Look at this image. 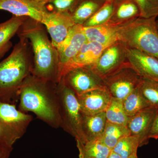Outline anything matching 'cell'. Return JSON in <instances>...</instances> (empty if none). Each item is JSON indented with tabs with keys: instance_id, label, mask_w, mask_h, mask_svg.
<instances>
[{
	"instance_id": "d590c367",
	"label": "cell",
	"mask_w": 158,
	"mask_h": 158,
	"mask_svg": "<svg viewBox=\"0 0 158 158\" xmlns=\"http://www.w3.org/2000/svg\"><path fill=\"white\" fill-rule=\"evenodd\" d=\"M129 158H138V155H137V153L134 154L132 156H131Z\"/></svg>"
},
{
	"instance_id": "7c38bea8",
	"label": "cell",
	"mask_w": 158,
	"mask_h": 158,
	"mask_svg": "<svg viewBox=\"0 0 158 158\" xmlns=\"http://www.w3.org/2000/svg\"><path fill=\"white\" fill-rule=\"evenodd\" d=\"M0 10L17 16H26L41 23L48 12L46 6L33 0H0Z\"/></svg>"
},
{
	"instance_id": "603a6c76",
	"label": "cell",
	"mask_w": 158,
	"mask_h": 158,
	"mask_svg": "<svg viewBox=\"0 0 158 158\" xmlns=\"http://www.w3.org/2000/svg\"><path fill=\"white\" fill-rule=\"evenodd\" d=\"M140 86L141 85L122 100L123 109L129 117L150 106L149 103L143 96Z\"/></svg>"
},
{
	"instance_id": "484cf974",
	"label": "cell",
	"mask_w": 158,
	"mask_h": 158,
	"mask_svg": "<svg viewBox=\"0 0 158 158\" xmlns=\"http://www.w3.org/2000/svg\"><path fill=\"white\" fill-rule=\"evenodd\" d=\"M115 1H106L104 5L82 25L84 27H96L105 24L112 17Z\"/></svg>"
},
{
	"instance_id": "277c9868",
	"label": "cell",
	"mask_w": 158,
	"mask_h": 158,
	"mask_svg": "<svg viewBox=\"0 0 158 158\" xmlns=\"http://www.w3.org/2000/svg\"><path fill=\"white\" fill-rule=\"evenodd\" d=\"M156 17H138L122 26L119 40L158 59V31Z\"/></svg>"
},
{
	"instance_id": "1f68e13d",
	"label": "cell",
	"mask_w": 158,
	"mask_h": 158,
	"mask_svg": "<svg viewBox=\"0 0 158 158\" xmlns=\"http://www.w3.org/2000/svg\"><path fill=\"white\" fill-rule=\"evenodd\" d=\"M149 139H158V110L150 132Z\"/></svg>"
},
{
	"instance_id": "d4e9b609",
	"label": "cell",
	"mask_w": 158,
	"mask_h": 158,
	"mask_svg": "<svg viewBox=\"0 0 158 158\" xmlns=\"http://www.w3.org/2000/svg\"><path fill=\"white\" fill-rule=\"evenodd\" d=\"M105 113L108 122L124 126H127L129 117L125 112L122 100L112 97Z\"/></svg>"
},
{
	"instance_id": "8992f818",
	"label": "cell",
	"mask_w": 158,
	"mask_h": 158,
	"mask_svg": "<svg viewBox=\"0 0 158 158\" xmlns=\"http://www.w3.org/2000/svg\"><path fill=\"white\" fill-rule=\"evenodd\" d=\"M142 79L128 62L103 80L111 96L123 100L140 86Z\"/></svg>"
},
{
	"instance_id": "2e32d148",
	"label": "cell",
	"mask_w": 158,
	"mask_h": 158,
	"mask_svg": "<svg viewBox=\"0 0 158 158\" xmlns=\"http://www.w3.org/2000/svg\"><path fill=\"white\" fill-rule=\"evenodd\" d=\"M123 25L105 24L96 27H83L87 40L98 43L106 48L119 40L118 33Z\"/></svg>"
},
{
	"instance_id": "5bb4252c",
	"label": "cell",
	"mask_w": 158,
	"mask_h": 158,
	"mask_svg": "<svg viewBox=\"0 0 158 158\" xmlns=\"http://www.w3.org/2000/svg\"><path fill=\"white\" fill-rule=\"evenodd\" d=\"M128 61L143 79L158 82V59L128 47Z\"/></svg>"
},
{
	"instance_id": "7402d4cb",
	"label": "cell",
	"mask_w": 158,
	"mask_h": 158,
	"mask_svg": "<svg viewBox=\"0 0 158 158\" xmlns=\"http://www.w3.org/2000/svg\"><path fill=\"white\" fill-rule=\"evenodd\" d=\"M76 142L79 158H107L112 151L100 140L88 141L85 144Z\"/></svg>"
},
{
	"instance_id": "7a4b0ae2",
	"label": "cell",
	"mask_w": 158,
	"mask_h": 158,
	"mask_svg": "<svg viewBox=\"0 0 158 158\" xmlns=\"http://www.w3.org/2000/svg\"><path fill=\"white\" fill-rule=\"evenodd\" d=\"M45 27L41 23L28 17L17 34L28 40L33 53L31 74L45 81L58 83L59 59L56 48L48 39Z\"/></svg>"
},
{
	"instance_id": "44dd1931",
	"label": "cell",
	"mask_w": 158,
	"mask_h": 158,
	"mask_svg": "<svg viewBox=\"0 0 158 158\" xmlns=\"http://www.w3.org/2000/svg\"><path fill=\"white\" fill-rule=\"evenodd\" d=\"M106 2L105 0H81L72 14L75 23L83 25Z\"/></svg>"
},
{
	"instance_id": "ac0fdd59",
	"label": "cell",
	"mask_w": 158,
	"mask_h": 158,
	"mask_svg": "<svg viewBox=\"0 0 158 158\" xmlns=\"http://www.w3.org/2000/svg\"><path fill=\"white\" fill-rule=\"evenodd\" d=\"M140 16V10L134 0H116L113 15L106 24L121 25Z\"/></svg>"
},
{
	"instance_id": "74e56055",
	"label": "cell",
	"mask_w": 158,
	"mask_h": 158,
	"mask_svg": "<svg viewBox=\"0 0 158 158\" xmlns=\"http://www.w3.org/2000/svg\"><path fill=\"white\" fill-rule=\"evenodd\" d=\"M105 1H116V0H105Z\"/></svg>"
},
{
	"instance_id": "d6986e66",
	"label": "cell",
	"mask_w": 158,
	"mask_h": 158,
	"mask_svg": "<svg viewBox=\"0 0 158 158\" xmlns=\"http://www.w3.org/2000/svg\"><path fill=\"white\" fill-rule=\"evenodd\" d=\"M106 123L105 112L89 116L82 115V130L86 142L99 140L104 131Z\"/></svg>"
},
{
	"instance_id": "30bf717a",
	"label": "cell",
	"mask_w": 158,
	"mask_h": 158,
	"mask_svg": "<svg viewBox=\"0 0 158 158\" xmlns=\"http://www.w3.org/2000/svg\"><path fill=\"white\" fill-rule=\"evenodd\" d=\"M86 41L87 38L83 27L75 24L71 29L65 40L56 49L59 59L58 83L61 81L67 67L76 56Z\"/></svg>"
},
{
	"instance_id": "4316f807",
	"label": "cell",
	"mask_w": 158,
	"mask_h": 158,
	"mask_svg": "<svg viewBox=\"0 0 158 158\" xmlns=\"http://www.w3.org/2000/svg\"><path fill=\"white\" fill-rule=\"evenodd\" d=\"M139 147H141V145L139 138L130 135L119 140L112 150L122 158H129L137 153Z\"/></svg>"
},
{
	"instance_id": "836d02e7",
	"label": "cell",
	"mask_w": 158,
	"mask_h": 158,
	"mask_svg": "<svg viewBox=\"0 0 158 158\" xmlns=\"http://www.w3.org/2000/svg\"><path fill=\"white\" fill-rule=\"evenodd\" d=\"M107 158H122L117 153L114 152L113 150L111 151Z\"/></svg>"
},
{
	"instance_id": "d6a6232c",
	"label": "cell",
	"mask_w": 158,
	"mask_h": 158,
	"mask_svg": "<svg viewBox=\"0 0 158 158\" xmlns=\"http://www.w3.org/2000/svg\"><path fill=\"white\" fill-rule=\"evenodd\" d=\"M12 149L0 144V158H9Z\"/></svg>"
},
{
	"instance_id": "cb8c5ba5",
	"label": "cell",
	"mask_w": 158,
	"mask_h": 158,
	"mask_svg": "<svg viewBox=\"0 0 158 158\" xmlns=\"http://www.w3.org/2000/svg\"><path fill=\"white\" fill-rule=\"evenodd\" d=\"M130 135L131 134L127 127L107 121L104 131L99 140L112 150L119 140Z\"/></svg>"
},
{
	"instance_id": "9a60e30c",
	"label": "cell",
	"mask_w": 158,
	"mask_h": 158,
	"mask_svg": "<svg viewBox=\"0 0 158 158\" xmlns=\"http://www.w3.org/2000/svg\"><path fill=\"white\" fill-rule=\"evenodd\" d=\"M77 97L82 115L89 116L105 112L112 96L105 88L90 90Z\"/></svg>"
},
{
	"instance_id": "e0dca14e",
	"label": "cell",
	"mask_w": 158,
	"mask_h": 158,
	"mask_svg": "<svg viewBox=\"0 0 158 158\" xmlns=\"http://www.w3.org/2000/svg\"><path fill=\"white\" fill-rule=\"evenodd\" d=\"M105 48L104 46L98 43L87 40L67 67L63 76L68 71L74 68L92 66L97 62Z\"/></svg>"
},
{
	"instance_id": "8d00e7d4",
	"label": "cell",
	"mask_w": 158,
	"mask_h": 158,
	"mask_svg": "<svg viewBox=\"0 0 158 158\" xmlns=\"http://www.w3.org/2000/svg\"><path fill=\"white\" fill-rule=\"evenodd\" d=\"M156 26L157 28V30L158 31V20H156Z\"/></svg>"
},
{
	"instance_id": "83f0119b",
	"label": "cell",
	"mask_w": 158,
	"mask_h": 158,
	"mask_svg": "<svg viewBox=\"0 0 158 158\" xmlns=\"http://www.w3.org/2000/svg\"><path fill=\"white\" fill-rule=\"evenodd\" d=\"M140 87L150 106L158 110V82L143 78Z\"/></svg>"
},
{
	"instance_id": "9c48e42d",
	"label": "cell",
	"mask_w": 158,
	"mask_h": 158,
	"mask_svg": "<svg viewBox=\"0 0 158 158\" xmlns=\"http://www.w3.org/2000/svg\"><path fill=\"white\" fill-rule=\"evenodd\" d=\"M127 48L126 44L121 40L114 43L104 49L90 68L103 79L128 62Z\"/></svg>"
},
{
	"instance_id": "3957f363",
	"label": "cell",
	"mask_w": 158,
	"mask_h": 158,
	"mask_svg": "<svg viewBox=\"0 0 158 158\" xmlns=\"http://www.w3.org/2000/svg\"><path fill=\"white\" fill-rule=\"evenodd\" d=\"M28 40L19 37L9 56L0 62V101L14 104L19 91L31 73L33 53Z\"/></svg>"
},
{
	"instance_id": "6da1fadb",
	"label": "cell",
	"mask_w": 158,
	"mask_h": 158,
	"mask_svg": "<svg viewBox=\"0 0 158 158\" xmlns=\"http://www.w3.org/2000/svg\"><path fill=\"white\" fill-rule=\"evenodd\" d=\"M57 86L31 73L19 91V110L32 112L51 127H61Z\"/></svg>"
},
{
	"instance_id": "4dcf8cb0",
	"label": "cell",
	"mask_w": 158,
	"mask_h": 158,
	"mask_svg": "<svg viewBox=\"0 0 158 158\" xmlns=\"http://www.w3.org/2000/svg\"><path fill=\"white\" fill-rule=\"evenodd\" d=\"M0 144L11 148H13V145H14V144L12 143L8 134L6 132L1 123H0Z\"/></svg>"
},
{
	"instance_id": "8fae6325",
	"label": "cell",
	"mask_w": 158,
	"mask_h": 158,
	"mask_svg": "<svg viewBox=\"0 0 158 158\" xmlns=\"http://www.w3.org/2000/svg\"><path fill=\"white\" fill-rule=\"evenodd\" d=\"M41 23L45 26L51 37L52 44L56 49L65 40L71 29L76 24L69 13L54 10L49 11Z\"/></svg>"
},
{
	"instance_id": "e575fe53",
	"label": "cell",
	"mask_w": 158,
	"mask_h": 158,
	"mask_svg": "<svg viewBox=\"0 0 158 158\" xmlns=\"http://www.w3.org/2000/svg\"><path fill=\"white\" fill-rule=\"evenodd\" d=\"M33 1H36V2H38L42 3V4H44V5L46 6L47 4L49 2L50 0H33Z\"/></svg>"
},
{
	"instance_id": "52a82bcc",
	"label": "cell",
	"mask_w": 158,
	"mask_h": 158,
	"mask_svg": "<svg viewBox=\"0 0 158 158\" xmlns=\"http://www.w3.org/2000/svg\"><path fill=\"white\" fill-rule=\"evenodd\" d=\"M32 119L15 105L0 101V123L13 144L24 135Z\"/></svg>"
},
{
	"instance_id": "ffe728a7",
	"label": "cell",
	"mask_w": 158,
	"mask_h": 158,
	"mask_svg": "<svg viewBox=\"0 0 158 158\" xmlns=\"http://www.w3.org/2000/svg\"><path fill=\"white\" fill-rule=\"evenodd\" d=\"M27 18L13 15L8 20L0 23V59L12 47L11 38L17 34Z\"/></svg>"
},
{
	"instance_id": "f546056e",
	"label": "cell",
	"mask_w": 158,
	"mask_h": 158,
	"mask_svg": "<svg viewBox=\"0 0 158 158\" xmlns=\"http://www.w3.org/2000/svg\"><path fill=\"white\" fill-rule=\"evenodd\" d=\"M81 0H50L48 3L52 6L54 11L69 13L72 15Z\"/></svg>"
},
{
	"instance_id": "4fadbf2b",
	"label": "cell",
	"mask_w": 158,
	"mask_h": 158,
	"mask_svg": "<svg viewBox=\"0 0 158 158\" xmlns=\"http://www.w3.org/2000/svg\"><path fill=\"white\" fill-rule=\"evenodd\" d=\"M157 111V109L150 106L129 118L127 127L131 135L139 138L141 146L148 144L150 132Z\"/></svg>"
},
{
	"instance_id": "ba28073f",
	"label": "cell",
	"mask_w": 158,
	"mask_h": 158,
	"mask_svg": "<svg viewBox=\"0 0 158 158\" xmlns=\"http://www.w3.org/2000/svg\"><path fill=\"white\" fill-rule=\"evenodd\" d=\"M60 81L71 89L77 96L90 90L106 88L103 79L90 67L71 69L65 73Z\"/></svg>"
},
{
	"instance_id": "f1b7e54d",
	"label": "cell",
	"mask_w": 158,
	"mask_h": 158,
	"mask_svg": "<svg viewBox=\"0 0 158 158\" xmlns=\"http://www.w3.org/2000/svg\"><path fill=\"white\" fill-rule=\"evenodd\" d=\"M140 10V17L144 18L158 16V0H134Z\"/></svg>"
},
{
	"instance_id": "5b68a950",
	"label": "cell",
	"mask_w": 158,
	"mask_h": 158,
	"mask_svg": "<svg viewBox=\"0 0 158 158\" xmlns=\"http://www.w3.org/2000/svg\"><path fill=\"white\" fill-rule=\"evenodd\" d=\"M57 90L61 127L74 137L76 141L85 144L82 115L76 94L62 81L57 83Z\"/></svg>"
}]
</instances>
